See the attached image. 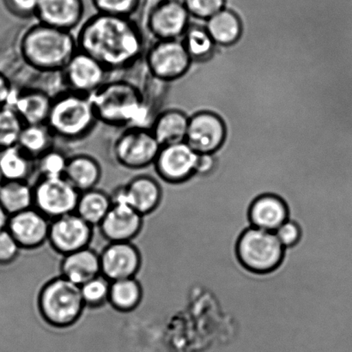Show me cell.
Returning a JSON list of instances; mask_svg holds the SVG:
<instances>
[{"label":"cell","instance_id":"obj_31","mask_svg":"<svg viewBox=\"0 0 352 352\" xmlns=\"http://www.w3.org/2000/svg\"><path fill=\"white\" fill-rule=\"evenodd\" d=\"M190 58L195 61H205L212 56L216 43L206 28L189 25L182 40Z\"/></svg>","mask_w":352,"mask_h":352},{"label":"cell","instance_id":"obj_30","mask_svg":"<svg viewBox=\"0 0 352 352\" xmlns=\"http://www.w3.org/2000/svg\"><path fill=\"white\" fill-rule=\"evenodd\" d=\"M112 206L110 195L93 188L80 192L76 212L93 227L99 226Z\"/></svg>","mask_w":352,"mask_h":352},{"label":"cell","instance_id":"obj_21","mask_svg":"<svg viewBox=\"0 0 352 352\" xmlns=\"http://www.w3.org/2000/svg\"><path fill=\"white\" fill-rule=\"evenodd\" d=\"M102 274L100 254L87 247L64 255L60 263V275L81 286Z\"/></svg>","mask_w":352,"mask_h":352},{"label":"cell","instance_id":"obj_5","mask_svg":"<svg viewBox=\"0 0 352 352\" xmlns=\"http://www.w3.org/2000/svg\"><path fill=\"white\" fill-rule=\"evenodd\" d=\"M85 307L80 286L61 275L48 281L38 296L41 316L48 325L57 329L77 323Z\"/></svg>","mask_w":352,"mask_h":352},{"label":"cell","instance_id":"obj_3","mask_svg":"<svg viewBox=\"0 0 352 352\" xmlns=\"http://www.w3.org/2000/svg\"><path fill=\"white\" fill-rule=\"evenodd\" d=\"M78 51L71 31L57 29L39 22L21 34L19 53L31 70L41 74H58Z\"/></svg>","mask_w":352,"mask_h":352},{"label":"cell","instance_id":"obj_14","mask_svg":"<svg viewBox=\"0 0 352 352\" xmlns=\"http://www.w3.org/2000/svg\"><path fill=\"white\" fill-rule=\"evenodd\" d=\"M112 202L127 204L143 217L155 212L163 199L160 183L153 176L140 175L118 186L110 195Z\"/></svg>","mask_w":352,"mask_h":352},{"label":"cell","instance_id":"obj_16","mask_svg":"<svg viewBox=\"0 0 352 352\" xmlns=\"http://www.w3.org/2000/svg\"><path fill=\"white\" fill-rule=\"evenodd\" d=\"M102 275L109 281L134 278L140 272L142 258L131 241L109 243L100 254Z\"/></svg>","mask_w":352,"mask_h":352},{"label":"cell","instance_id":"obj_8","mask_svg":"<svg viewBox=\"0 0 352 352\" xmlns=\"http://www.w3.org/2000/svg\"><path fill=\"white\" fill-rule=\"evenodd\" d=\"M143 60L148 74L158 82H174L188 71L191 58L179 40H157L147 46Z\"/></svg>","mask_w":352,"mask_h":352},{"label":"cell","instance_id":"obj_39","mask_svg":"<svg viewBox=\"0 0 352 352\" xmlns=\"http://www.w3.org/2000/svg\"><path fill=\"white\" fill-rule=\"evenodd\" d=\"M7 10L22 19H36L40 0H3Z\"/></svg>","mask_w":352,"mask_h":352},{"label":"cell","instance_id":"obj_24","mask_svg":"<svg viewBox=\"0 0 352 352\" xmlns=\"http://www.w3.org/2000/svg\"><path fill=\"white\" fill-rule=\"evenodd\" d=\"M102 175L101 164L91 155L78 153L69 156L64 177L79 192L96 188Z\"/></svg>","mask_w":352,"mask_h":352},{"label":"cell","instance_id":"obj_4","mask_svg":"<svg viewBox=\"0 0 352 352\" xmlns=\"http://www.w3.org/2000/svg\"><path fill=\"white\" fill-rule=\"evenodd\" d=\"M46 124L56 140L77 143L87 139L99 122L89 96L64 89L53 96Z\"/></svg>","mask_w":352,"mask_h":352},{"label":"cell","instance_id":"obj_36","mask_svg":"<svg viewBox=\"0 0 352 352\" xmlns=\"http://www.w3.org/2000/svg\"><path fill=\"white\" fill-rule=\"evenodd\" d=\"M184 6L190 16L207 20L226 8V0H185Z\"/></svg>","mask_w":352,"mask_h":352},{"label":"cell","instance_id":"obj_25","mask_svg":"<svg viewBox=\"0 0 352 352\" xmlns=\"http://www.w3.org/2000/svg\"><path fill=\"white\" fill-rule=\"evenodd\" d=\"M206 29L214 43L222 46L236 43L243 32V23L234 10L224 8L207 19Z\"/></svg>","mask_w":352,"mask_h":352},{"label":"cell","instance_id":"obj_15","mask_svg":"<svg viewBox=\"0 0 352 352\" xmlns=\"http://www.w3.org/2000/svg\"><path fill=\"white\" fill-rule=\"evenodd\" d=\"M226 127L216 113L199 112L189 118L186 142L197 153L213 154L226 140Z\"/></svg>","mask_w":352,"mask_h":352},{"label":"cell","instance_id":"obj_33","mask_svg":"<svg viewBox=\"0 0 352 352\" xmlns=\"http://www.w3.org/2000/svg\"><path fill=\"white\" fill-rule=\"evenodd\" d=\"M23 126L12 107L0 108V151L16 146Z\"/></svg>","mask_w":352,"mask_h":352},{"label":"cell","instance_id":"obj_43","mask_svg":"<svg viewBox=\"0 0 352 352\" xmlns=\"http://www.w3.org/2000/svg\"><path fill=\"white\" fill-rule=\"evenodd\" d=\"M166 1H172V2H176V3H181L184 5L185 0H166Z\"/></svg>","mask_w":352,"mask_h":352},{"label":"cell","instance_id":"obj_7","mask_svg":"<svg viewBox=\"0 0 352 352\" xmlns=\"http://www.w3.org/2000/svg\"><path fill=\"white\" fill-rule=\"evenodd\" d=\"M237 254L245 267L253 272H268L280 265L285 248L272 231L252 226L241 234Z\"/></svg>","mask_w":352,"mask_h":352},{"label":"cell","instance_id":"obj_40","mask_svg":"<svg viewBox=\"0 0 352 352\" xmlns=\"http://www.w3.org/2000/svg\"><path fill=\"white\" fill-rule=\"evenodd\" d=\"M14 91L12 81L5 74L0 72V108L8 106L12 99Z\"/></svg>","mask_w":352,"mask_h":352},{"label":"cell","instance_id":"obj_9","mask_svg":"<svg viewBox=\"0 0 352 352\" xmlns=\"http://www.w3.org/2000/svg\"><path fill=\"white\" fill-rule=\"evenodd\" d=\"M33 192L34 208L50 220L75 212L80 195L65 177H39Z\"/></svg>","mask_w":352,"mask_h":352},{"label":"cell","instance_id":"obj_42","mask_svg":"<svg viewBox=\"0 0 352 352\" xmlns=\"http://www.w3.org/2000/svg\"><path fill=\"white\" fill-rule=\"evenodd\" d=\"M10 215L0 204V231L7 229Z\"/></svg>","mask_w":352,"mask_h":352},{"label":"cell","instance_id":"obj_44","mask_svg":"<svg viewBox=\"0 0 352 352\" xmlns=\"http://www.w3.org/2000/svg\"><path fill=\"white\" fill-rule=\"evenodd\" d=\"M3 182H5V179H3L1 173H0V186H2Z\"/></svg>","mask_w":352,"mask_h":352},{"label":"cell","instance_id":"obj_11","mask_svg":"<svg viewBox=\"0 0 352 352\" xmlns=\"http://www.w3.org/2000/svg\"><path fill=\"white\" fill-rule=\"evenodd\" d=\"M197 153L186 141L162 146L153 167L160 178L168 184H182L195 174Z\"/></svg>","mask_w":352,"mask_h":352},{"label":"cell","instance_id":"obj_23","mask_svg":"<svg viewBox=\"0 0 352 352\" xmlns=\"http://www.w3.org/2000/svg\"><path fill=\"white\" fill-rule=\"evenodd\" d=\"M189 118L182 110L170 109L158 113L151 120L150 129L161 146L186 140Z\"/></svg>","mask_w":352,"mask_h":352},{"label":"cell","instance_id":"obj_29","mask_svg":"<svg viewBox=\"0 0 352 352\" xmlns=\"http://www.w3.org/2000/svg\"><path fill=\"white\" fill-rule=\"evenodd\" d=\"M0 204L10 216L34 206L33 186L28 181H5L0 186Z\"/></svg>","mask_w":352,"mask_h":352},{"label":"cell","instance_id":"obj_20","mask_svg":"<svg viewBox=\"0 0 352 352\" xmlns=\"http://www.w3.org/2000/svg\"><path fill=\"white\" fill-rule=\"evenodd\" d=\"M85 15L82 0H40L37 22L71 31L80 25Z\"/></svg>","mask_w":352,"mask_h":352},{"label":"cell","instance_id":"obj_34","mask_svg":"<svg viewBox=\"0 0 352 352\" xmlns=\"http://www.w3.org/2000/svg\"><path fill=\"white\" fill-rule=\"evenodd\" d=\"M110 282L100 274L80 286L82 299L86 307L99 308L109 302Z\"/></svg>","mask_w":352,"mask_h":352},{"label":"cell","instance_id":"obj_18","mask_svg":"<svg viewBox=\"0 0 352 352\" xmlns=\"http://www.w3.org/2000/svg\"><path fill=\"white\" fill-rule=\"evenodd\" d=\"M143 217L127 204L112 202L111 208L98 227L109 243L132 241L142 230Z\"/></svg>","mask_w":352,"mask_h":352},{"label":"cell","instance_id":"obj_28","mask_svg":"<svg viewBox=\"0 0 352 352\" xmlns=\"http://www.w3.org/2000/svg\"><path fill=\"white\" fill-rule=\"evenodd\" d=\"M143 289L135 277L110 282L109 302L120 312H131L140 305Z\"/></svg>","mask_w":352,"mask_h":352},{"label":"cell","instance_id":"obj_22","mask_svg":"<svg viewBox=\"0 0 352 352\" xmlns=\"http://www.w3.org/2000/svg\"><path fill=\"white\" fill-rule=\"evenodd\" d=\"M252 226L274 232L289 219V210L284 200L274 195L258 197L250 209Z\"/></svg>","mask_w":352,"mask_h":352},{"label":"cell","instance_id":"obj_19","mask_svg":"<svg viewBox=\"0 0 352 352\" xmlns=\"http://www.w3.org/2000/svg\"><path fill=\"white\" fill-rule=\"evenodd\" d=\"M53 96L45 89L26 87L15 89L10 107L15 110L24 125L46 124Z\"/></svg>","mask_w":352,"mask_h":352},{"label":"cell","instance_id":"obj_38","mask_svg":"<svg viewBox=\"0 0 352 352\" xmlns=\"http://www.w3.org/2000/svg\"><path fill=\"white\" fill-rule=\"evenodd\" d=\"M21 247L7 229L0 231V264H9L19 256Z\"/></svg>","mask_w":352,"mask_h":352},{"label":"cell","instance_id":"obj_10","mask_svg":"<svg viewBox=\"0 0 352 352\" xmlns=\"http://www.w3.org/2000/svg\"><path fill=\"white\" fill-rule=\"evenodd\" d=\"M109 72L94 58L78 51L60 74L65 89L91 96L109 80Z\"/></svg>","mask_w":352,"mask_h":352},{"label":"cell","instance_id":"obj_2","mask_svg":"<svg viewBox=\"0 0 352 352\" xmlns=\"http://www.w3.org/2000/svg\"><path fill=\"white\" fill-rule=\"evenodd\" d=\"M89 98L99 124L113 129L149 126L153 118L146 93L126 79H109Z\"/></svg>","mask_w":352,"mask_h":352},{"label":"cell","instance_id":"obj_41","mask_svg":"<svg viewBox=\"0 0 352 352\" xmlns=\"http://www.w3.org/2000/svg\"><path fill=\"white\" fill-rule=\"evenodd\" d=\"M215 157L212 153L199 154L198 161H197L195 174L200 175H206L212 172L215 167Z\"/></svg>","mask_w":352,"mask_h":352},{"label":"cell","instance_id":"obj_32","mask_svg":"<svg viewBox=\"0 0 352 352\" xmlns=\"http://www.w3.org/2000/svg\"><path fill=\"white\" fill-rule=\"evenodd\" d=\"M69 156L63 150L54 146L36 160V170L40 177H64Z\"/></svg>","mask_w":352,"mask_h":352},{"label":"cell","instance_id":"obj_17","mask_svg":"<svg viewBox=\"0 0 352 352\" xmlns=\"http://www.w3.org/2000/svg\"><path fill=\"white\" fill-rule=\"evenodd\" d=\"M51 220L34 207L10 216L7 230L24 250L40 248L48 240Z\"/></svg>","mask_w":352,"mask_h":352},{"label":"cell","instance_id":"obj_12","mask_svg":"<svg viewBox=\"0 0 352 352\" xmlns=\"http://www.w3.org/2000/svg\"><path fill=\"white\" fill-rule=\"evenodd\" d=\"M189 16L183 3L160 0L151 6L144 25L155 41L179 40L189 26Z\"/></svg>","mask_w":352,"mask_h":352},{"label":"cell","instance_id":"obj_26","mask_svg":"<svg viewBox=\"0 0 352 352\" xmlns=\"http://www.w3.org/2000/svg\"><path fill=\"white\" fill-rule=\"evenodd\" d=\"M34 170L36 161L13 146L0 151V173L5 181H28Z\"/></svg>","mask_w":352,"mask_h":352},{"label":"cell","instance_id":"obj_13","mask_svg":"<svg viewBox=\"0 0 352 352\" xmlns=\"http://www.w3.org/2000/svg\"><path fill=\"white\" fill-rule=\"evenodd\" d=\"M92 237L91 224L75 212L51 220L47 241L64 256L89 247Z\"/></svg>","mask_w":352,"mask_h":352},{"label":"cell","instance_id":"obj_1","mask_svg":"<svg viewBox=\"0 0 352 352\" xmlns=\"http://www.w3.org/2000/svg\"><path fill=\"white\" fill-rule=\"evenodd\" d=\"M78 48L110 74L130 70L143 60L147 45L142 28L132 17L96 13L76 34Z\"/></svg>","mask_w":352,"mask_h":352},{"label":"cell","instance_id":"obj_37","mask_svg":"<svg viewBox=\"0 0 352 352\" xmlns=\"http://www.w3.org/2000/svg\"><path fill=\"white\" fill-rule=\"evenodd\" d=\"M282 246L285 248L294 247L302 237V230L295 221L288 219L274 231Z\"/></svg>","mask_w":352,"mask_h":352},{"label":"cell","instance_id":"obj_27","mask_svg":"<svg viewBox=\"0 0 352 352\" xmlns=\"http://www.w3.org/2000/svg\"><path fill=\"white\" fill-rule=\"evenodd\" d=\"M54 133L47 124L24 125L16 146L34 161L55 146Z\"/></svg>","mask_w":352,"mask_h":352},{"label":"cell","instance_id":"obj_6","mask_svg":"<svg viewBox=\"0 0 352 352\" xmlns=\"http://www.w3.org/2000/svg\"><path fill=\"white\" fill-rule=\"evenodd\" d=\"M161 144L149 126H135L122 129L112 144L113 160L129 170H142L153 166Z\"/></svg>","mask_w":352,"mask_h":352},{"label":"cell","instance_id":"obj_35","mask_svg":"<svg viewBox=\"0 0 352 352\" xmlns=\"http://www.w3.org/2000/svg\"><path fill=\"white\" fill-rule=\"evenodd\" d=\"M98 13L132 17L139 10L141 0H91Z\"/></svg>","mask_w":352,"mask_h":352}]
</instances>
